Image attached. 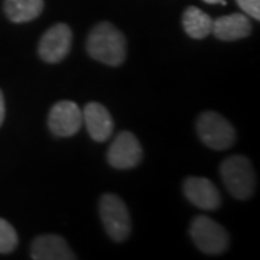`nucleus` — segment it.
<instances>
[{"label":"nucleus","instance_id":"10","mask_svg":"<svg viewBox=\"0 0 260 260\" xmlns=\"http://www.w3.org/2000/svg\"><path fill=\"white\" fill-rule=\"evenodd\" d=\"M83 123L95 142H106L113 135L114 123L112 114L100 103L91 102L84 107Z\"/></svg>","mask_w":260,"mask_h":260},{"label":"nucleus","instance_id":"2","mask_svg":"<svg viewBox=\"0 0 260 260\" xmlns=\"http://www.w3.org/2000/svg\"><path fill=\"white\" fill-rule=\"evenodd\" d=\"M220 174L227 191L237 200H249L256 188V175L249 159L233 155L223 160Z\"/></svg>","mask_w":260,"mask_h":260},{"label":"nucleus","instance_id":"11","mask_svg":"<svg viewBox=\"0 0 260 260\" xmlns=\"http://www.w3.org/2000/svg\"><path fill=\"white\" fill-rule=\"evenodd\" d=\"M30 257L34 260H74L77 256L68 243L56 234L38 236L30 246Z\"/></svg>","mask_w":260,"mask_h":260},{"label":"nucleus","instance_id":"3","mask_svg":"<svg viewBox=\"0 0 260 260\" xmlns=\"http://www.w3.org/2000/svg\"><path fill=\"white\" fill-rule=\"evenodd\" d=\"M100 218L107 234L114 242H124L130 236L132 223L126 204L120 197L114 194H104L99 204Z\"/></svg>","mask_w":260,"mask_h":260},{"label":"nucleus","instance_id":"5","mask_svg":"<svg viewBox=\"0 0 260 260\" xmlns=\"http://www.w3.org/2000/svg\"><path fill=\"white\" fill-rule=\"evenodd\" d=\"M189 234L195 246L207 254H221L230 246L227 230L205 215L195 217L189 225Z\"/></svg>","mask_w":260,"mask_h":260},{"label":"nucleus","instance_id":"1","mask_svg":"<svg viewBox=\"0 0 260 260\" xmlns=\"http://www.w3.org/2000/svg\"><path fill=\"white\" fill-rule=\"evenodd\" d=\"M87 52L95 61L117 67L126 59V38L113 23L100 22L87 38Z\"/></svg>","mask_w":260,"mask_h":260},{"label":"nucleus","instance_id":"16","mask_svg":"<svg viewBox=\"0 0 260 260\" xmlns=\"http://www.w3.org/2000/svg\"><path fill=\"white\" fill-rule=\"evenodd\" d=\"M239 8L250 18L260 20V0H236Z\"/></svg>","mask_w":260,"mask_h":260},{"label":"nucleus","instance_id":"8","mask_svg":"<svg viewBox=\"0 0 260 260\" xmlns=\"http://www.w3.org/2000/svg\"><path fill=\"white\" fill-rule=\"evenodd\" d=\"M143 152L139 139L132 132H120L107 150V160L116 169H132L138 167Z\"/></svg>","mask_w":260,"mask_h":260},{"label":"nucleus","instance_id":"7","mask_svg":"<svg viewBox=\"0 0 260 260\" xmlns=\"http://www.w3.org/2000/svg\"><path fill=\"white\" fill-rule=\"evenodd\" d=\"M83 126V112L74 102H58L48 116V127L58 138L74 136Z\"/></svg>","mask_w":260,"mask_h":260},{"label":"nucleus","instance_id":"17","mask_svg":"<svg viewBox=\"0 0 260 260\" xmlns=\"http://www.w3.org/2000/svg\"><path fill=\"white\" fill-rule=\"evenodd\" d=\"M5 114H6V107H5V97H3V93L0 90V126L3 124V120H5Z\"/></svg>","mask_w":260,"mask_h":260},{"label":"nucleus","instance_id":"15","mask_svg":"<svg viewBox=\"0 0 260 260\" xmlns=\"http://www.w3.org/2000/svg\"><path fill=\"white\" fill-rule=\"evenodd\" d=\"M18 233L6 220L0 218V253L6 254L18 247Z\"/></svg>","mask_w":260,"mask_h":260},{"label":"nucleus","instance_id":"6","mask_svg":"<svg viewBox=\"0 0 260 260\" xmlns=\"http://www.w3.org/2000/svg\"><path fill=\"white\" fill-rule=\"evenodd\" d=\"M73 32L65 23H55L42 35L38 47V54L48 64L61 62L71 51Z\"/></svg>","mask_w":260,"mask_h":260},{"label":"nucleus","instance_id":"18","mask_svg":"<svg viewBox=\"0 0 260 260\" xmlns=\"http://www.w3.org/2000/svg\"><path fill=\"white\" fill-rule=\"evenodd\" d=\"M205 3H210V5H218V3H221V5H225L227 2L225 0H204Z\"/></svg>","mask_w":260,"mask_h":260},{"label":"nucleus","instance_id":"12","mask_svg":"<svg viewBox=\"0 0 260 260\" xmlns=\"http://www.w3.org/2000/svg\"><path fill=\"white\" fill-rule=\"evenodd\" d=\"M211 32L220 41H239L250 35L251 23L246 13H233L213 20Z\"/></svg>","mask_w":260,"mask_h":260},{"label":"nucleus","instance_id":"14","mask_svg":"<svg viewBox=\"0 0 260 260\" xmlns=\"http://www.w3.org/2000/svg\"><path fill=\"white\" fill-rule=\"evenodd\" d=\"M182 26L186 35L192 39H204L213 29V19L201 9L189 6L182 15Z\"/></svg>","mask_w":260,"mask_h":260},{"label":"nucleus","instance_id":"9","mask_svg":"<svg viewBox=\"0 0 260 260\" xmlns=\"http://www.w3.org/2000/svg\"><path fill=\"white\" fill-rule=\"evenodd\" d=\"M184 194L191 204L207 211H214L221 204V197L217 186L207 178H186L184 182Z\"/></svg>","mask_w":260,"mask_h":260},{"label":"nucleus","instance_id":"13","mask_svg":"<svg viewBox=\"0 0 260 260\" xmlns=\"http://www.w3.org/2000/svg\"><path fill=\"white\" fill-rule=\"evenodd\" d=\"M44 10V0H5V13L13 23L37 19Z\"/></svg>","mask_w":260,"mask_h":260},{"label":"nucleus","instance_id":"4","mask_svg":"<svg viewBox=\"0 0 260 260\" xmlns=\"http://www.w3.org/2000/svg\"><path fill=\"white\" fill-rule=\"evenodd\" d=\"M197 132L205 146L214 150H225L236 142V130L232 123L215 112H204L198 117Z\"/></svg>","mask_w":260,"mask_h":260}]
</instances>
